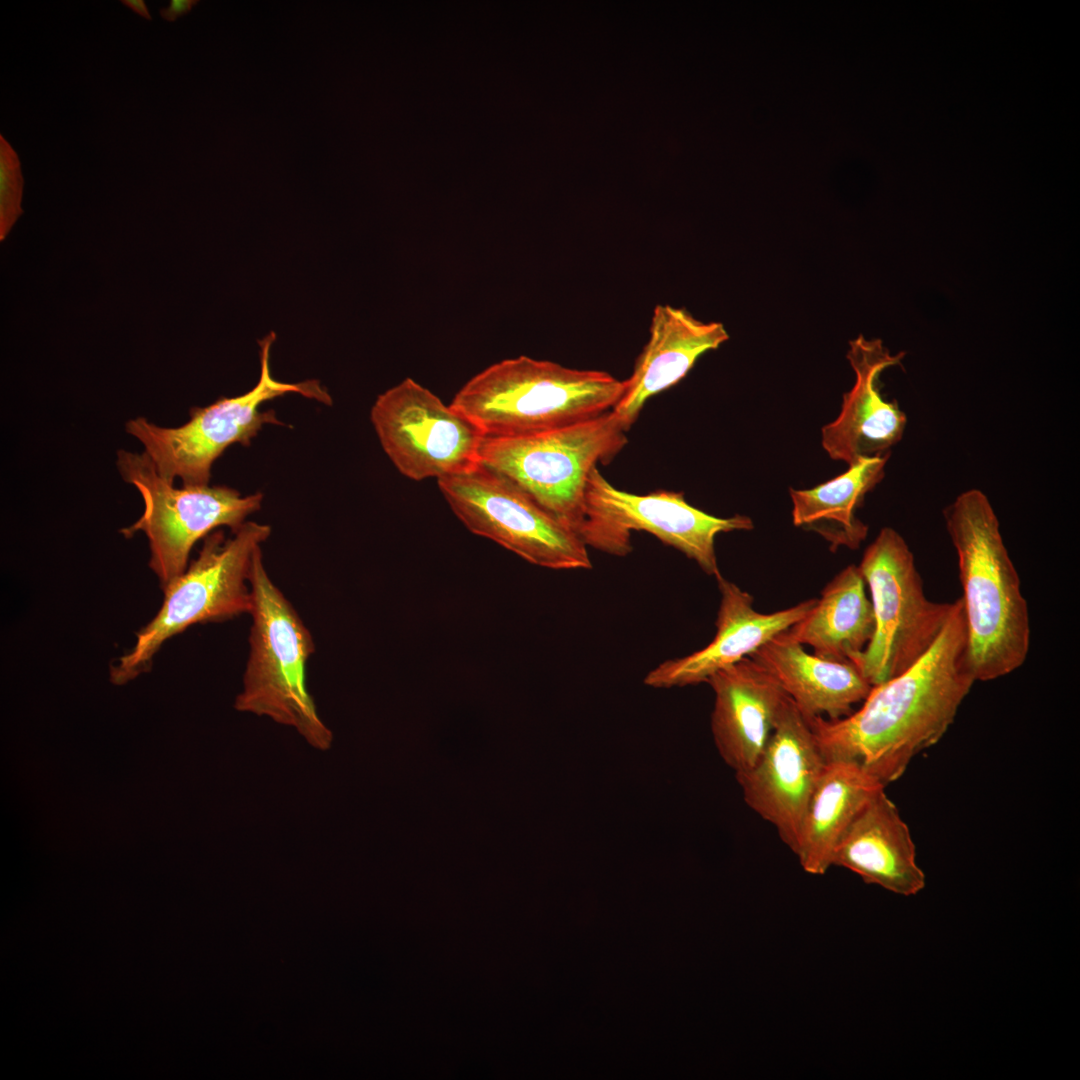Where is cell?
<instances>
[{"instance_id": "1", "label": "cell", "mask_w": 1080, "mask_h": 1080, "mask_svg": "<svg viewBox=\"0 0 1080 1080\" xmlns=\"http://www.w3.org/2000/svg\"><path fill=\"white\" fill-rule=\"evenodd\" d=\"M961 598L936 641L912 666L872 686L862 706L829 720L805 716L828 760L859 764L883 785L899 779L911 760L936 744L976 682Z\"/></svg>"}, {"instance_id": "2", "label": "cell", "mask_w": 1080, "mask_h": 1080, "mask_svg": "<svg viewBox=\"0 0 1080 1080\" xmlns=\"http://www.w3.org/2000/svg\"><path fill=\"white\" fill-rule=\"evenodd\" d=\"M944 521L958 559L975 680L1000 678L1023 665L1030 647L1029 611L1019 575L997 515L981 490L959 494L944 510Z\"/></svg>"}, {"instance_id": "3", "label": "cell", "mask_w": 1080, "mask_h": 1080, "mask_svg": "<svg viewBox=\"0 0 1080 1080\" xmlns=\"http://www.w3.org/2000/svg\"><path fill=\"white\" fill-rule=\"evenodd\" d=\"M625 388L608 372L519 356L472 377L451 406L485 436H514L573 424L611 411Z\"/></svg>"}, {"instance_id": "4", "label": "cell", "mask_w": 1080, "mask_h": 1080, "mask_svg": "<svg viewBox=\"0 0 1080 1080\" xmlns=\"http://www.w3.org/2000/svg\"><path fill=\"white\" fill-rule=\"evenodd\" d=\"M249 580V655L234 707L291 727L311 747L327 751L333 733L321 719L306 684L307 663L315 652L312 634L268 575L261 549Z\"/></svg>"}, {"instance_id": "5", "label": "cell", "mask_w": 1080, "mask_h": 1080, "mask_svg": "<svg viewBox=\"0 0 1080 1080\" xmlns=\"http://www.w3.org/2000/svg\"><path fill=\"white\" fill-rule=\"evenodd\" d=\"M627 431L611 410L554 429L485 436L479 462L514 482L582 538L588 479L599 463H608L623 449Z\"/></svg>"}, {"instance_id": "6", "label": "cell", "mask_w": 1080, "mask_h": 1080, "mask_svg": "<svg viewBox=\"0 0 1080 1080\" xmlns=\"http://www.w3.org/2000/svg\"><path fill=\"white\" fill-rule=\"evenodd\" d=\"M270 535L269 525L254 521H246L228 537L220 529L207 535L197 558L163 588V603L136 634L133 648L111 665V680L123 684L147 671L161 646L192 625L249 614L253 561Z\"/></svg>"}, {"instance_id": "7", "label": "cell", "mask_w": 1080, "mask_h": 1080, "mask_svg": "<svg viewBox=\"0 0 1080 1080\" xmlns=\"http://www.w3.org/2000/svg\"><path fill=\"white\" fill-rule=\"evenodd\" d=\"M275 338L271 332L259 342L260 376L247 393L221 397L205 407H193L190 419L178 427H161L142 416L126 423V432L141 442L163 478L173 483L179 478L183 485H208L214 462L231 445L250 446L266 425L287 426L274 410H260L267 401L298 393L332 405V397L317 380L285 383L273 378L270 351Z\"/></svg>"}, {"instance_id": "8", "label": "cell", "mask_w": 1080, "mask_h": 1080, "mask_svg": "<svg viewBox=\"0 0 1080 1080\" xmlns=\"http://www.w3.org/2000/svg\"><path fill=\"white\" fill-rule=\"evenodd\" d=\"M858 567L870 592L875 628L867 646L850 662L875 686L907 670L930 649L953 602L926 597L914 556L891 527L880 530Z\"/></svg>"}, {"instance_id": "9", "label": "cell", "mask_w": 1080, "mask_h": 1080, "mask_svg": "<svg viewBox=\"0 0 1080 1080\" xmlns=\"http://www.w3.org/2000/svg\"><path fill=\"white\" fill-rule=\"evenodd\" d=\"M116 465L123 480L139 491L144 502L140 518L121 533L125 537L139 531L145 534L151 554L149 566L162 588L186 570L196 542L223 526L236 531L262 506L261 492L244 496L222 485L176 487L158 473L144 451L119 450Z\"/></svg>"}, {"instance_id": "10", "label": "cell", "mask_w": 1080, "mask_h": 1080, "mask_svg": "<svg viewBox=\"0 0 1080 1080\" xmlns=\"http://www.w3.org/2000/svg\"><path fill=\"white\" fill-rule=\"evenodd\" d=\"M437 483L453 513L472 533L537 566L592 568L582 538L496 471L479 463Z\"/></svg>"}, {"instance_id": "11", "label": "cell", "mask_w": 1080, "mask_h": 1080, "mask_svg": "<svg viewBox=\"0 0 1080 1080\" xmlns=\"http://www.w3.org/2000/svg\"><path fill=\"white\" fill-rule=\"evenodd\" d=\"M585 544L625 556L632 550V531H645L674 547L709 576H721L715 553L719 533L753 529L744 515L720 518L690 505L682 493L660 491L639 495L614 487L595 468L586 489Z\"/></svg>"}, {"instance_id": "12", "label": "cell", "mask_w": 1080, "mask_h": 1080, "mask_svg": "<svg viewBox=\"0 0 1080 1080\" xmlns=\"http://www.w3.org/2000/svg\"><path fill=\"white\" fill-rule=\"evenodd\" d=\"M370 419L388 458L411 480H438L480 463L481 430L411 378L380 394Z\"/></svg>"}, {"instance_id": "13", "label": "cell", "mask_w": 1080, "mask_h": 1080, "mask_svg": "<svg viewBox=\"0 0 1080 1080\" xmlns=\"http://www.w3.org/2000/svg\"><path fill=\"white\" fill-rule=\"evenodd\" d=\"M825 763L806 718L787 695L756 763L735 774L745 803L773 825L792 852Z\"/></svg>"}, {"instance_id": "14", "label": "cell", "mask_w": 1080, "mask_h": 1080, "mask_svg": "<svg viewBox=\"0 0 1080 1080\" xmlns=\"http://www.w3.org/2000/svg\"><path fill=\"white\" fill-rule=\"evenodd\" d=\"M905 352L891 354L880 339L859 335L849 342L847 359L854 371L853 387L843 394L837 418L824 425L821 442L833 460L852 465L862 458L890 453L903 437L906 414L879 388L881 373L899 365Z\"/></svg>"}, {"instance_id": "15", "label": "cell", "mask_w": 1080, "mask_h": 1080, "mask_svg": "<svg viewBox=\"0 0 1080 1080\" xmlns=\"http://www.w3.org/2000/svg\"><path fill=\"white\" fill-rule=\"evenodd\" d=\"M720 605L716 634L712 641L687 656L669 659L652 669L644 683L653 688L669 689L707 682L718 672L748 657L763 644L788 630L804 618L817 599L775 611L760 613L753 607V597L722 575L717 579Z\"/></svg>"}, {"instance_id": "16", "label": "cell", "mask_w": 1080, "mask_h": 1080, "mask_svg": "<svg viewBox=\"0 0 1080 1080\" xmlns=\"http://www.w3.org/2000/svg\"><path fill=\"white\" fill-rule=\"evenodd\" d=\"M707 683L715 696L711 732L717 751L735 774L744 772L764 750L787 694L750 657L719 670Z\"/></svg>"}, {"instance_id": "17", "label": "cell", "mask_w": 1080, "mask_h": 1080, "mask_svg": "<svg viewBox=\"0 0 1080 1080\" xmlns=\"http://www.w3.org/2000/svg\"><path fill=\"white\" fill-rule=\"evenodd\" d=\"M728 339L721 322H704L685 308L658 304L653 310L649 339L612 411L629 430L651 397L678 383L701 355Z\"/></svg>"}, {"instance_id": "18", "label": "cell", "mask_w": 1080, "mask_h": 1080, "mask_svg": "<svg viewBox=\"0 0 1080 1080\" xmlns=\"http://www.w3.org/2000/svg\"><path fill=\"white\" fill-rule=\"evenodd\" d=\"M832 866L846 868L873 884L902 896L925 887L907 824L884 788L875 793L839 838Z\"/></svg>"}, {"instance_id": "19", "label": "cell", "mask_w": 1080, "mask_h": 1080, "mask_svg": "<svg viewBox=\"0 0 1080 1080\" xmlns=\"http://www.w3.org/2000/svg\"><path fill=\"white\" fill-rule=\"evenodd\" d=\"M805 716L836 720L853 712L872 686L851 662L831 661L809 654L786 631L753 653Z\"/></svg>"}, {"instance_id": "20", "label": "cell", "mask_w": 1080, "mask_h": 1080, "mask_svg": "<svg viewBox=\"0 0 1080 1080\" xmlns=\"http://www.w3.org/2000/svg\"><path fill=\"white\" fill-rule=\"evenodd\" d=\"M883 788L885 785L855 762L826 761L807 804L793 852L805 872L823 875L828 871L839 838L868 800Z\"/></svg>"}, {"instance_id": "21", "label": "cell", "mask_w": 1080, "mask_h": 1080, "mask_svg": "<svg viewBox=\"0 0 1080 1080\" xmlns=\"http://www.w3.org/2000/svg\"><path fill=\"white\" fill-rule=\"evenodd\" d=\"M875 628L871 600L858 566L841 570L821 591L815 606L786 630L794 641L821 658L850 662L864 650Z\"/></svg>"}, {"instance_id": "22", "label": "cell", "mask_w": 1080, "mask_h": 1080, "mask_svg": "<svg viewBox=\"0 0 1080 1080\" xmlns=\"http://www.w3.org/2000/svg\"><path fill=\"white\" fill-rule=\"evenodd\" d=\"M890 453L862 458L842 474L809 489L790 488L792 521L796 527L814 531L830 543L856 549L866 538L868 526L857 516L867 493L882 481Z\"/></svg>"}, {"instance_id": "23", "label": "cell", "mask_w": 1080, "mask_h": 1080, "mask_svg": "<svg viewBox=\"0 0 1080 1080\" xmlns=\"http://www.w3.org/2000/svg\"><path fill=\"white\" fill-rule=\"evenodd\" d=\"M24 179L16 151L0 135V240L3 241L22 215Z\"/></svg>"}, {"instance_id": "24", "label": "cell", "mask_w": 1080, "mask_h": 1080, "mask_svg": "<svg viewBox=\"0 0 1080 1080\" xmlns=\"http://www.w3.org/2000/svg\"><path fill=\"white\" fill-rule=\"evenodd\" d=\"M198 3V0H170L169 5L161 8L159 13L164 20L174 22L187 15Z\"/></svg>"}, {"instance_id": "25", "label": "cell", "mask_w": 1080, "mask_h": 1080, "mask_svg": "<svg viewBox=\"0 0 1080 1080\" xmlns=\"http://www.w3.org/2000/svg\"><path fill=\"white\" fill-rule=\"evenodd\" d=\"M121 3L146 20H152L144 0H121Z\"/></svg>"}]
</instances>
